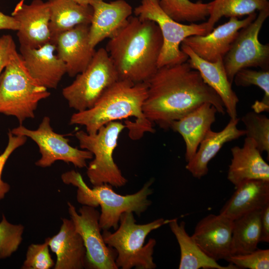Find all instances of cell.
Instances as JSON below:
<instances>
[{
  "instance_id": "3957f363",
  "label": "cell",
  "mask_w": 269,
  "mask_h": 269,
  "mask_svg": "<svg viewBox=\"0 0 269 269\" xmlns=\"http://www.w3.org/2000/svg\"><path fill=\"white\" fill-rule=\"evenodd\" d=\"M147 89V82L134 83L118 80L104 92L92 107L74 113L69 124L84 126L88 134H95L110 122L134 117L136 123L133 126L139 125L142 132H153L152 123L145 119L142 112Z\"/></svg>"
},
{
  "instance_id": "52a82bcc",
  "label": "cell",
  "mask_w": 269,
  "mask_h": 269,
  "mask_svg": "<svg viewBox=\"0 0 269 269\" xmlns=\"http://www.w3.org/2000/svg\"><path fill=\"white\" fill-rule=\"evenodd\" d=\"M126 127L121 122L115 121L103 126L95 134L82 130L75 133L80 148L91 152L94 156L86 172L93 186L108 184L119 188L127 183L113 157L119 135Z\"/></svg>"
},
{
  "instance_id": "d590c367",
  "label": "cell",
  "mask_w": 269,
  "mask_h": 269,
  "mask_svg": "<svg viewBox=\"0 0 269 269\" xmlns=\"http://www.w3.org/2000/svg\"><path fill=\"white\" fill-rule=\"evenodd\" d=\"M16 51V45L11 35H3L0 37V76Z\"/></svg>"
},
{
  "instance_id": "7c38bea8",
  "label": "cell",
  "mask_w": 269,
  "mask_h": 269,
  "mask_svg": "<svg viewBox=\"0 0 269 269\" xmlns=\"http://www.w3.org/2000/svg\"><path fill=\"white\" fill-rule=\"evenodd\" d=\"M68 213L75 229L81 237L86 250V268L91 269H118L117 253L104 242L99 225L100 212L95 207L83 205L77 211L67 203Z\"/></svg>"
},
{
  "instance_id": "5b68a950",
  "label": "cell",
  "mask_w": 269,
  "mask_h": 269,
  "mask_svg": "<svg viewBox=\"0 0 269 269\" xmlns=\"http://www.w3.org/2000/svg\"><path fill=\"white\" fill-rule=\"evenodd\" d=\"M170 219L159 218L146 224L136 223L134 213L127 212L121 216L119 225L114 233L103 230L104 242L117 253L116 264L122 269H154L153 254L155 239L145 240L153 230L167 224Z\"/></svg>"
},
{
  "instance_id": "277c9868",
  "label": "cell",
  "mask_w": 269,
  "mask_h": 269,
  "mask_svg": "<svg viewBox=\"0 0 269 269\" xmlns=\"http://www.w3.org/2000/svg\"><path fill=\"white\" fill-rule=\"evenodd\" d=\"M63 182L77 188V201L82 205L101 207L99 225L102 230L113 228L119 225L121 216L124 212H132L140 216L151 204L148 196L153 193L150 188L153 179L146 182L135 193L123 195L115 192L108 184L93 186L90 188L84 182L81 175L71 170L61 175Z\"/></svg>"
},
{
  "instance_id": "f35d334b",
  "label": "cell",
  "mask_w": 269,
  "mask_h": 269,
  "mask_svg": "<svg viewBox=\"0 0 269 269\" xmlns=\"http://www.w3.org/2000/svg\"><path fill=\"white\" fill-rule=\"evenodd\" d=\"M78 3L84 4V5H88L89 2L91 0H75Z\"/></svg>"
},
{
  "instance_id": "836d02e7",
  "label": "cell",
  "mask_w": 269,
  "mask_h": 269,
  "mask_svg": "<svg viewBox=\"0 0 269 269\" xmlns=\"http://www.w3.org/2000/svg\"><path fill=\"white\" fill-rule=\"evenodd\" d=\"M226 260L239 269H269V250L257 248L247 254L231 255Z\"/></svg>"
},
{
  "instance_id": "ba28073f",
  "label": "cell",
  "mask_w": 269,
  "mask_h": 269,
  "mask_svg": "<svg viewBox=\"0 0 269 269\" xmlns=\"http://www.w3.org/2000/svg\"><path fill=\"white\" fill-rule=\"evenodd\" d=\"M135 16L151 20L158 26L163 44L158 60V68L187 61L188 56L180 49V45L187 37L208 33L206 22L184 24L168 15L159 4V0H141L134 10Z\"/></svg>"
},
{
  "instance_id": "603a6c76",
  "label": "cell",
  "mask_w": 269,
  "mask_h": 269,
  "mask_svg": "<svg viewBox=\"0 0 269 269\" xmlns=\"http://www.w3.org/2000/svg\"><path fill=\"white\" fill-rule=\"evenodd\" d=\"M238 118L230 119L226 126L220 132L209 130L200 142L193 158L186 165V169L196 178L200 179L208 172L209 161L226 143L245 135V131L239 130Z\"/></svg>"
},
{
  "instance_id": "7402d4cb",
  "label": "cell",
  "mask_w": 269,
  "mask_h": 269,
  "mask_svg": "<svg viewBox=\"0 0 269 269\" xmlns=\"http://www.w3.org/2000/svg\"><path fill=\"white\" fill-rule=\"evenodd\" d=\"M217 113L213 105L206 103L171 123L170 129L178 133L184 140L187 162L193 158L200 142L211 130Z\"/></svg>"
},
{
  "instance_id": "4dcf8cb0",
  "label": "cell",
  "mask_w": 269,
  "mask_h": 269,
  "mask_svg": "<svg viewBox=\"0 0 269 269\" xmlns=\"http://www.w3.org/2000/svg\"><path fill=\"white\" fill-rule=\"evenodd\" d=\"M245 126V135L256 142L261 153L269 155V119L266 116L251 111L241 118Z\"/></svg>"
},
{
  "instance_id": "d6986e66",
  "label": "cell",
  "mask_w": 269,
  "mask_h": 269,
  "mask_svg": "<svg viewBox=\"0 0 269 269\" xmlns=\"http://www.w3.org/2000/svg\"><path fill=\"white\" fill-rule=\"evenodd\" d=\"M93 9L89 25V43L96 45L107 38H111L127 22L133 13L131 5L125 0L109 2L104 0H91Z\"/></svg>"
},
{
  "instance_id": "484cf974",
  "label": "cell",
  "mask_w": 269,
  "mask_h": 269,
  "mask_svg": "<svg viewBox=\"0 0 269 269\" xmlns=\"http://www.w3.org/2000/svg\"><path fill=\"white\" fill-rule=\"evenodd\" d=\"M175 236L180 250L179 269H238L229 264L222 266L208 257L198 246L185 230V223H178L177 218L170 219L168 223Z\"/></svg>"
},
{
  "instance_id": "ac0fdd59",
  "label": "cell",
  "mask_w": 269,
  "mask_h": 269,
  "mask_svg": "<svg viewBox=\"0 0 269 269\" xmlns=\"http://www.w3.org/2000/svg\"><path fill=\"white\" fill-rule=\"evenodd\" d=\"M180 49L188 56L187 61L190 67L199 72L204 81L220 97L230 119L237 118V107L239 100L228 78L223 59L215 62L206 61L183 43L180 45Z\"/></svg>"
},
{
  "instance_id": "2e32d148",
  "label": "cell",
  "mask_w": 269,
  "mask_h": 269,
  "mask_svg": "<svg viewBox=\"0 0 269 269\" xmlns=\"http://www.w3.org/2000/svg\"><path fill=\"white\" fill-rule=\"evenodd\" d=\"M89 25H78L61 33L55 40L56 54L65 63L70 77L84 71L96 52L89 43Z\"/></svg>"
},
{
  "instance_id": "5bb4252c",
  "label": "cell",
  "mask_w": 269,
  "mask_h": 269,
  "mask_svg": "<svg viewBox=\"0 0 269 269\" xmlns=\"http://www.w3.org/2000/svg\"><path fill=\"white\" fill-rule=\"evenodd\" d=\"M11 16L19 24L17 36L20 45L38 48L51 42L50 12L46 1L33 0L30 4L20 1Z\"/></svg>"
},
{
  "instance_id": "d6a6232c",
  "label": "cell",
  "mask_w": 269,
  "mask_h": 269,
  "mask_svg": "<svg viewBox=\"0 0 269 269\" xmlns=\"http://www.w3.org/2000/svg\"><path fill=\"white\" fill-rule=\"evenodd\" d=\"M54 265L49 246L45 241L42 244H31L28 246L21 269H50Z\"/></svg>"
},
{
  "instance_id": "1f68e13d",
  "label": "cell",
  "mask_w": 269,
  "mask_h": 269,
  "mask_svg": "<svg viewBox=\"0 0 269 269\" xmlns=\"http://www.w3.org/2000/svg\"><path fill=\"white\" fill-rule=\"evenodd\" d=\"M24 227L21 224L9 223L4 215L0 222V259L11 256L22 241Z\"/></svg>"
},
{
  "instance_id": "8d00e7d4",
  "label": "cell",
  "mask_w": 269,
  "mask_h": 269,
  "mask_svg": "<svg viewBox=\"0 0 269 269\" xmlns=\"http://www.w3.org/2000/svg\"><path fill=\"white\" fill-rule=\"evenodd\" d=\"M260 242L269 243V204L261 210Z\"/></svg>"
},
{
  "instance_id": "8992f818",
  "label": "cell",
  "mask_w": 269,
  "mask_h": 269,
  "mask_svg": "<svg viewBox=\"0 0 269 269\" xmlns=\"http://www.w3.org/2000/svg\"><path fill=\"white\" fill-rule=\"evenodd\" d=\"M50 95L33 79L16 51L0 76V113L15 117L20 125L33 119L38 103Z\"/></svg>"
},
{
  "instance_id": "e0dca14e",
  "label": "cell",
  "mask_w": 269,
  "mask_h": 269,
  "mask_svg": "<svg viewBox=\"0 0 269 269\" xmlns=\"http://www.w3.org/2000/svg\"><path fill=\"white\" fill-rule=\"evenodd\" d=\"M19 51L31 76L47 89H56L66 73V67L55 53L56 45L50 42L38 48L20 45Z\"/></svg>"
},
{
  "instance_id": "4316f807",
  "label": "cell",
  "mask_w": 269,
  "mask_h": 269,
  "mask_svg": "<svg viewBox=\"0 0 269 269\" xmlns=\"http://www.w3.org/2000/svg\"><path fill=\"white\" fill-rule=\"evenodd\" d=\"M261 238V210L233 221L231 255L247 254L257 249Z\"/></svg>"
},
{
  "instance_id": "f1b7e54d",
  "label": "cell",
  "mask_w": 269,
  "mask_h": 269,
  "mask_svg": "<svg viewBox=\"0 0 269 269\" xmlns=\"http://www.w3.org/2000/svg\"><path fill=\"white\" fill-rule=\"evenodd\" d=\"M163 11L178 22H197L206 19L209 16L208 3L190 0H159Z\"/></svg>"
},
{
  "instance_id": "7a4b0ae2",
  "label": "cell",
  "mask_w": 269,
  "mask_h": 269,
  "mask_svg": "<svg viewBox=\"0 0 269 269\" xmlns=\"http://www.w3.org/2000/svg\"><path fill=\"white\" fill-rule=\"evenodd\" d=\"M163 44L154 21L131 16L109 40L106 47L119 80L147 82L156 72Z\"/></svg>"
},
{
  "instance_id": "6da1fadb",
  "label": "cell",
  "mask_w": 269,
  "mask_h": 269,
  "mask_svg": "<svg viewBox=\"0 0 269 269\" xmlns=\"http://www.w3.org/2000/svg\"><path fill=\"white\" fill-rule=\"evenodd\" d=\"M147 83L143 115L163 129H170L173 122L206 103L225 114L220 97L187 61L158 68Z\"/></svg>"
},
{
  "instance_id": "44dd1931",
  "label": "cell",
  "mask_w": 269,
  "mask_h": 269,
  "mask_svg": "<svg viewBox=\"0 0 269 269\" xmlns=\"http://www.w3.org/2000/svg\"><path fill=\"white\" fill-rule=\"evenodd\" d=\"M57 234L45 239L55 254L54 269H82L86 268V250L82 239L71 219H62Z\"/></svg>"
},
{
  "instance_id": "30bf717a",
  "label": "cell",
  "mask_w": 269,
  "mask_h": 269,
  "mask_svg": "<svg viewBox=\"0 0 269 269\" xmlns=\"http://www.w3.org/2000/svg\"><path fill=\"white\" fill-rule=\"evenodd\" d=\"M256 19L240 29L231 47L223 58L228 78L232 83L239 70L249 67L268 69L269 45L259 40L260 31L269 15V8L259 11Z\"/></svg>"
},
{
  "instance_id": "cb8c5ba5",
  "label": "cell",
  "mask_w": 269,
  "mask_h": 269,
  "mask_svg": "<svg viewBox=\"0 0 269 269\" xmlns=\"http://www.w3.org/2000/svg\"><path fill=\"white\" fill-rule=\"evenodd\" d=\"M235 189L219 213L232 220L252 211L261 210L269 204L268 180H247Z\"/></svg>"
},
{
  "instance_id": "74e56055",
  "label": "cell",
  "mask_w": 269,
  "mask_h": 269,
  "mask_svg": "<svg viewBox=\"0 0 269 269\" xmlns=\"http://www.w3.org/2000/svg\"><path fill=\"white\" fill-rule=\"evenodd\" d=\"M18 28V22L14 17L0 11V30L17 31Z\"/></svg>"
},
{
  "instance_id": "8fae6325",
  "label": "cell",
  "mask_w": 269,
  "mask_h": 269,
  "mask_svg": "<svg viewBox=\"0 0 269 269\" xmlns=\"http://www.w3.org/2000/svg\"><path fill=\"white\" fill-rule=\"evenodd\" d=\"M10 131L14 135L29 137L37 144L41 154L40 158L35 162L37 166L47 167L56 161L61 160L82 168L87 166V160L93 158L91 152L71 146L69 139L55 133L47 116L43 118L36 130H30L20 125Z\"/></svg>"
},
{
  "instance_id": "83f0119b",
  "label": "cell",
  "mask_w": 269,
  "mask_h": 269,
  "mask_svg": "<svg viewBox=\"0 0 269 269\" xmlns=\"http://www.w3.org/2000/svg\"><path fill=\"white\" fill-rule=\"evenodd\" d=\"M207 3L209 18L206 23L208 33L223 16L237 17L248 15L256 10L269 8L268 0H214Z\"/></svg>"
},
{
  "instance_id": "f546056e",
  "label": "cell",
  "mask_w": 269,
  "mask_h": 269,
  "mask_svg": "<svg viewBox=\"0 0 269 269\" xmlns=\"http://www.w3.org/2000/svg\"><path fill=\"white\" fill-rule=\"evenodd\" d=\"M233 81L237 86L248 87L255 85L264 92L263 99L256 101L252 105L254 112L261 113L269 111V70L263 69L261 71L242 69L235 74Z\"/></svg>"
},
{
  "instance_id": "d4e9b609",
  "label": "cell",
  "mask_w": 269,
  "mask_h": 269,
  "mask_svg": "<svg viewBox=\"0 0 269 269\" xmlns=\"http://www.w3.org/2000/svg\"><path fill=\"white\" fill-rule=\"evenodd\" d=\"M46 2L50 12L52 43L61 33L78 25L90 24L93 9L89 4H82L75 0H46Z\"/></svg>"
},
{
  "instance_id": "9c48e42d",
  "label": "cell",
  "mask_w": 269,
  "mask_h": 269,
  "mask_svg": "<svg viewBox=\"0 0 269 269\" xmlns=\"http://www.w3.org/2000/svg\"><path fill=\"white\" fill-rule=\"evenodd\" d=\"M119 80L117 71L105 48L96 52L86 69L77 74L62 94L70 108L77 112L92 107L104 92Z\"/></svg>"
},
{
  "instance_id": "9a60e30c",
  "label": "cell",
  "mask_w": 269,
  "mask_h": 269,
  "mask_svg": "<svg viewBox=\"0 0 269 269\" xmlns=\"http://www.w3.org/2000/svg\"><path fill=\"white\" fill-rule=\"evenodd\" d=\"M233 221L220 214H210L197 223L191 236L208 257L226 260L231 255Z\"/></svg>"
},
{
  "instance_id": "4fadbf2b",
  "label": "cell",
  "mask_w": 269,
  "mask_h": 269,
  "mask_svg": "<svg viewBox=\"0 0 269 269\" xmlns=\"http://www.w3.org/2000/svg\"><path fill=\"white\" fill-rule=\"evenodd\" d=\"M256 12L243 19L231 17L228 21L220 25L204 35H192L186 38L182 43L187 45L201 58L215 62L224 57L236 37L239 30L253 21Z\"/></svg>"
},
{
  "instance_id": "ffe728a7",
  "label": "cell",
  "mask_w": 269,
  "mask_h": 269,
  "mask_svg": "<svg viewBox=\"0 0 269 269\" xmlns=\"http://www.w3.org/2000/svg\"><path fill=\"white\" fill-rule=\"evenodd\" d=\"M231 151L232 158L227 179L235 188L249 180L269 181V165L262 157L254 139L246 137L242 147L234 146Z\"/></svg>"
},
{
  "instance_id": "e575fe53",
  "label": "cell",
  "mask_w": 269,
  "mask_h": 269,
  "mask_svg": "<svg viewBox=\"0 0 269 269\" xmlns=\"http://www.w3.org/2000/svg\"><path fill=\"white\" fill-rule=\"evenodd\" d=\"M8 141L3 152L0 155V200L3 199L10 189V185L4 182L1 178L4 166L11 153L18 147L23 145L27 140V137L15 135L10 130L8 133Z\"/></svg>"
}]
</instances>
